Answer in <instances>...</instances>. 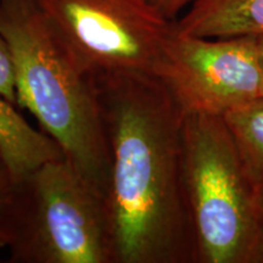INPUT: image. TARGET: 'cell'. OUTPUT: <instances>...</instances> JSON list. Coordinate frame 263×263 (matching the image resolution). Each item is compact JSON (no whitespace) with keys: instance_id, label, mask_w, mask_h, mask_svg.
I'll return each mask as SVG.
<instances>
[{"instance_id":"cell-1","label":"cell","mask_w":263,"mask_h":263,"mask_svg":"<svg viewBox=\"0 0 263 263\" xmlns=\"http://www.w3.org/2000/svg\"><path fill=\"white\" fill-rule=\"evenodd\" d=\"M110 149L114 263H195L182 178L184 115L156 76H91Z\"/></svg>"},{"instance_id":"cell-2","label":"cell","mask_w":263,"mask_h":263,"mask_svg":"<svg viewBox=\"0 0 263 263\" xmlns=\"http://www.w3.org/2000/svg\"><path fill=\"white\" fill-rule=\"evenodd\" d=\"M17 105L27 108L65 159L106 195L111 159L91 76L76 60L35 0H0Z\"/></svg>"},{"instance_id":"cell-3","label":"cell","mask_w":263,"mask_h":263,"mask_svg":"<svg viewBox=\"0 0 263 263\" xmlns=\"http://www.w3.org/2000/svg\"><path fill=\"white\" fill-rule=\"evenodd\" d=\"M182 178L195 263H263L257 186L222 116H184Z\"/></svg>"},{"instance_id":"cell-4","label":"cell","mask_w":263,"mask_h":263,"mask_svg":"<svg viewBox=\"0 0 263 263\" xmlns=\"http://www.w3.org/2000/svg\"><path fill=\"white\" fill-rule=\"evenodd\" d=\"M6 248L11 263H114L105 196L67 160L16 180Z\"/></svg>"},{"instance_id":"cell-5","label":"cell","mask_w":263,"mask_h":263,"mask_svg":"<svg viewBox=\"0 0 263 263\" xmlns=\"http://www.w3.org/2000/svg\"><path fill=\"white\" fill-rule=\"evenodd\" d=\"M89 76L154 74L173 22L146 0H35Z\"/></svg>"},{"instance_id":"cell-6","label":"cell","mask_w":263,"mask_h":263,"mask_svg":"<svg viewBox=\"0 0 263 263\" xmlns=\"http://www.w3.org/2000/svg\"><path fill=\"white\" fill-rule=\"evenodd\" d=\"M154 76L184 116H223L263 97V70L255 37L203 38L171 29Z\"/></svg>"},{"instance_id":"cell-7","label":"cell","mask_w":263,"mask_h":263,"mask_svg":"<svg viewBox=\"0 0 263 263\" xmlns=\"http://www.w3.org/2000/svg\"><path fill=\"white\" fill-rule=\"evenodd\" d=\"M173 28L203 38L263 37V0H195Z\"/></svg>"},{"instance_id":"cell-8","label":"cell","mask_w":263,"mask_h":263,"mask_svg":"<svg viewBox=\"0 0 263 263\" xmlns=\"http://www.w3.org/2000/svg\"><path fill=\"white\" fill-rule=\"evenodd\" d=\"M15 106L0 94V154L17 180L43 163L65 155L57 141L34 129Z\"/></svg>"},{"instance_id":"cell-9","label":"cell","mask_w":263,"mask_h":263,"mask_svg":"<svg viewBox=\"0 0 263 263\" xmlns=\"http://www.w3.org/2000/svg\"><path fill=\"white\" fill-rule=\"evenodd\" d=\"M246 172L256 186L263 184V97L239 105L222 116Z\"/></svg>"},{"instance_id":"cell-10","label":"cell","mask_w":263,"mask_h":263,"mask_svg":"<svg viewBox=\"0 0 263 263\" xmlns=\"http://www.w3.org/2000/svg\"><path fill=\"white\" fill-rule=\"evenodd\" d=\"M16 179L0 154V249L6 248Z\"/></svg>"},{"instance_id":"cell-11","label":"cell","mask_w":263,"mask_h":263,"mask_svg":"<svg viewBox=\"0 0 263 263\" xmlns=\"http://www.w3.org/2000/svg\"><path fill=\"white\" fill-rule=\"evenodd\" d=\"M0 94L6 100H9L10 103L17 105L14 71H12V65L11 60H10L8 47H6L2 35H0Z\"/></svg>"},{"instance_id":"cell-12","label":"cell","mask_w":263,"mask_h":263,"mask_svg":"<svg viewBox=\"0 0 263 263\" xmlns=\"http://www.w3.org/2000/svg\"><path fill=\"white\" fill-rule=\"evenodd\" d=\"M146 2L164 18L174 22L195 0H146Z\"/></svg>"},{"instance_id":"cell-13","label":"cell","mask_w":263,"mask_h":263,"mask_svg":"<svg viewBox=\"0 0 263 263\" xmlns=\"http://www.w3.org/2000/svg\"><path fill=\"white\" fill-rule=\"evenodd\" d=\"M257 200H258L259 209H261V212L263 216V184L257 186Z\"/></svg>"},{"instance_id":"cell-14","label":"cell","mask_w":263,"mask_h":263,"mask_svg":"<svg viewBox=\"0 0 263 263\" xmlns=\"http://www.w3.org/2000/svg\"><path fill=\"white\" fill-rule=\"evenodd\" d=\"M256 41H257V47H258V52H259V59H261L262 70H263V37H257V38H256Z\"/></svg>"}]
</instances>
